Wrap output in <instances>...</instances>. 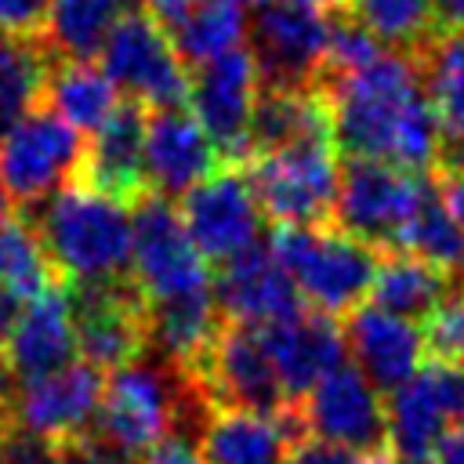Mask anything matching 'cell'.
I'll return each instance as SVG.
<instances>
[{
  "label": "cell",
  "instance_id": "obj_1",
  "mask_svg": "<svg viewBox=\"0 0 464 464\" xmlns=\"http://www.w3.org/2000/svg\"><path fill=\"white\" fill-rule=\"evenodd\" d=\"M341 156L388 160L406 170L439 167V120L410 51H381L370 65L319 83Z\"/></svg>",
  "mask_w": 464,
  "mask_h": 464
},
{
  "label": "cell",
  "instance_id": "obj_2",
  "mask_svg": "<svg viewBox=\"0 0 464 464\" xmlns=\"http://www.w3.org/2000/svg\"><path fill=\"white\" fill-rule=\"evenodd\" d=\"M25 218L33 221L58 279L65 283L130 279L134 218L127 203L72 178Z\"/></svg>",
  "mask_w": 464,
  "mask_h": 464
},
{
  "label": "cell",
  "instance_id": "obj_3",
  "mask_svg": "<svg viewBox=\"0 0 464 464\" xmlns=\"http://www.w3.org/2000/svg\"><path fill=\"white\" fill-rule=\"evenodd\" d=\"M272 254L290 272L308 308L348 315L373 286L381 250L341 232L337 225H276Z\"/></svg>",
  "mask_w": 464,
  "mask_h": 464
},
{
  "label": "cell",
  "instance_id": "obj_4",
  "mask_svg": "<svg viewBox=\"0 0 464 464\" xmlns=\"http://www.w3.org/2000/svg\"><path fill=\"white\" fill-rule=\"evenodd\" d=\"M431 181L435 170H406L388 160L344 156L330 225L377 250H395Z\"/></svg>",
  "mask_w": 464,
  "mask_h": 464
},
{
  "label": "cell",
  "instance_id": "obj_5",
  "mask_svg": "<svg viewBox=\"0 0 464 464\" xmlns=\"http://www.w3.org/2000/svg\"><path fill=\"white\" fill-rule=\"evenodd\" d=\"M250 192L276 225H330L337 199V145L301 141L276 152H257L243 167Z\"/></svg>",
  "mask_w": 464,
  "mask_h": 464
},
{
  "label": "cell",
  "instance_id": "obj_6",
  "mask_svg": "<svg viewBox=\"0 0 464 464\" xmlns=\"http://www.w3.org/2000/svg\"><path fill=\"white\" fill-rule=\"evenodd\" d=\"M83 145V134L51 109H36L0 130V185L11 207L29 214L69 185L80 170Z\"/></svg>",
  "mask_w": 464,
  "mask_h": 464
},
{
  "label": "cell",
  "instance_id": "obj_7",
  "mask_svg": "<svg viewBox=\"0 0 464 464\" xmlns=\"http://www.w3.org/2000/svg\"><path fill=\"white\" fill-rule=\"evenodd\" d=\"M130 218H134L130 279L141 290L145 304L178 301L214 286V272L207 257L196 250L170 199L149 192L130 207Z\"/></svg>",
  "mask_w": 464,
  "mask_h": 464
},
{
  "label": "cell",
  "instance_id": "obj_8",
  "mask_svg": "<svg viewBox=\"0 0 464 464\" xmlns=\"http://www.w3.org/2000/svg\"><path fill=\"white\" fill-rule=\"evenodd\" d=\"M257 87H319L330 47V18L308 0H272L257 7L250 29Z\"/></svg>",
  "mask_w": 464,
  "mask_h": 464
},
{
  "label": "cell",
  "instance_id": "obj_9",
  "mask_svg": "<svg viewBox=\"0 0 464 464\" xmlns=\"http://www.w3.org/2000/svg\"><path fill=\"white\" fill-rule=\"evenodd\" d=\"M102 69L127 98L145 109H170L188 102V65L178 58L156 14H127L102 47Z\"/></svg>",
  "mask_w": 464,
  "mask_h": 464
},
{
  "label": "cell",
  "instance_id": "obj_10",
  "mask_svg": "<svg viewBox=\"0 0 464 464\" xmlns=\"http://www.w3.org/2000/svg\"><path fill=\"white\" fill-rule=\"evenodd\" d=\"M254 102H257V65L246 44L188 72L192 116L203 123L221 163L228 167H246L254 156V145H250Z\"/></svg>",
  "mask_w": 464,
  "mask_h": 464
},
{
  "label": "cell",
  "instance_id": "obj_11",
  "mask_svg": "<svg viewBox=\"0 0 464 464\" xmlns=\"http://www.w3.org/2000/svg\"><path fill=\"white\" fill-rule=\"evenodd\" d=\"M76 319V355L102 373L120 370L149 348V312L134 279L69 283Z\"/></svg>",
  "mask_w": 464,
  "mask_h": 464
},
{
  "label": "cell",
  "instance_id": "obj_12",
  "mask_svg": "<svg viewBox=\"0 0 464 464\" xmlns=\"http://www.w3.org/2000/svg\"><path fill=\"white\" fill-rule=\"evenodd\" d=\"M192 377L214 406H239L268 417L290 406V395L272 366V355L257 326L221 323L207 359L192 370Z\"/></svg>",
  "mask_w": 464,
  "mask_h": 464
},
{
  "label": "cell",
  "instance_id": "obj_13",
  "mask_svg": "<svg viewBox=\"0 0 464 464\" xmlns=\"http://www.w3.org/2000/svg\"><path fill=\"white\" fill-rule=\"evenodd\" d=\"M178 214L196 250L214 265L250 250L261 236V207L243 167L221 163L178 199Z\"/></svg>",
  "mask_w": 464,
  "mask_h": 464
},
{
  "label": "cell",
  "instance_id": "obj_14",
  "mask_svg": "<svg viewBox=\"0 0 464 464\" xmlns=\"http://www.w3.org/2000/svg\"><path fill=\"white\" fill-rule=\"evenodd\" d=\"M304 428L315 439L337 442L352 453H370L388 446V402L359 366L330 370L301 399Z\"/></svg>",
  "mask_w": 464,
  "mask_h": 464
},
{
  "label": "cell",
  "instance_id": "obj_15",
  "mask_svg": "<svg viewBox=\"0 0 464 464\" xmlns=\"http://www.w3.org/2000/svg\"><path fill=\"white\" fill-rule=\"evenodd\" d=\"M102 392H105V373L83 359H72L69 366L22 384L11 406V420L25 431L62 442L91 431L102 406Z\"/></svg>",
  "mask_w": 464,
  "mask_h": 464
},
{
  "label": "cell",
  "instance_id": "obj_16",
  "mask_svg": "<svg viewBox=\"0 0 464 464\" xmlns=\"http://www.w3.org/2000/svg\"><path fill=\"white\" fill-rule=\"evenodd\" d=\"M214 297H218L221 319L243 323V326H268L304 308V297L297 294L290 272L279 265L272 246H261V243L218 265Z\"/></svg>",
  "mask_w": 464,
  "mask_h": 464
},
{
  "label": "cell",
  "instance_id": "obj_17",
  "mask_svg": "<svg viewBox=\"0 0 464 464\" xmlns=\"http://www.w3.org/2000/svg\"><path fill=\"white\" fill-rule=\"evenodd\" d=\"M221 167V156L203 123L185 109H152L145 120V178L149 192L181 199L192 185Z\"/></svg>",
  "mask_w": 464,
  "mask_h": 464
},
{
  "label": "cell",
  "instance_id": "obj_18",
  "mask_svg": "<svg viewBox=\"0 0 464 464\" xmlns=\"http://www.w3.org/2000/svg\"><path fill=\"white\" fill-rule=\"evenodd\" d=\"M145 105L134 98H123L116 112L91 134L83 145V160L76 170V181L134 207L141 196H149L145 178Z\"/></svg>",
  "mask_w": 464,
  "mask_h": 464
},
{
  "label": "cell",
  "instance_id": "obj_19",
  "mask_svg": "<svg viewBox=\"0 0 464 464\" xmlns=\"http://www.w3.org/2000/svg\"><path fill=\"white\" fill-rule=\"evenodd\" d=\"M344 348L377 392L392 395L424 366V334L413 319L384 312L381 304H359L344 315Z\"/></svg>",
  "mask_w": 464,
  "mask_h": 464
},
{
  "label": "cell",
  "instance_id": "obj_20",
  "mask_svg": "<svg viewBox=\"0 0 464 464\" xmlns=\"http://www.w3.org/2000/svg\"><path fill=\"white\" fill-rule=\"evenodd\" d=\"M261 341L272 355V366L290 395V402H301L330 370H337L344 362V334L334 323V315L315 312V308H301L290 319L257 326Z\"/></svg>",
  "mask_w": 464,
  "mask_h": 464
},
{
  "label": "cell",
  "instance_id": "obj_21",
  "mask_svg": "<svg viewBox=\"0 0 464 464\" xmlns=\"http://www.w3.org/2000/svg\"><path fill=\"white\" fill-rule=\"evenodd\" d=\"M18 384L40 381L76 359V319L72 290L65 279L51 283L44 294L25 301V312L4 348Z\"/></svg>",
  "mask_w": 464,
  "mask_h": 464
},
{
  "label": "cell",
  "instance_id": "obj_22",
  "mask_svg": "<svg viewBox=\"0 0 464 464\" xmlns=\"http://www.w3.org/2000/svg\"><path fill=\"white\" fill-rule=\"evenodd\" d=\"M439 120V174H464V29L435 33L417 51Z\"/></svg>",
  "mask_w": 464,
  "mask_h": 464
},
{
  "label": "cell",
  "instance_id": "obj_23",
  "mask_svg": "<svg viewBox=\"0 0 464 464\" xmlns=\"http://www.w3.org/2000/svg\"><path fill=\"white\" fill-rule=\"evenodd\" d=\"M290 446L279 413L268 417L239 406H210L196 435L203 464H283Z\"/></svg>",
  "mask_w": 464,
  "mask_h": 464
},
{
  "label": "cell",
  "instance_id": "obj_24",
  "mask_svg": "<svg viewBox=\"0 0 464 464\" xmlns=\"http://www.w3.org/2000/svg\"><path fill=\"white\" fill-rule=\"evenodd\" d=\"M301 141H334L326 94L319 87H257L250 116L254 156Z\"/></svg>",
  "mask_w": 464,
  "mask_h": 464
},
{
  "label": "cell",
  "instance_id": "obj_25",
  "mask_svg": "<svg viewBox=\"0 0 464 464\" xmlns=\"http://www.w3.org/2000/svg\"><path fill=\"white\" fill-rule=\"evenodd\" d=\"M138 7L141 0H51L40 40L54 62H91L102 54L109 33Z\"/></svg>",
  "mask_w": 464,
  "mask_h": 464
},
{
  "label": "cell",
  "instance_id": "obj_26",
  "mask_svg": "<svg viewBox=\"0 0 464 464\" xmlns=\"http://www.w3.org/2000/svg\"><path fill=\"white\" fill-rule=\"evenodd\" d=\"M457 283L460 279L410 250H384L370 294L384 312H395L402 319H428Z\"/></svg>",
  "mask_w": 464,
  "mask_h": 464
},
{
  "label": "cell",
  "instance_id": "obj_27",
  "mask_svg": "<svg viewBox=\"0 0 464 464\" xmlns=\"http://www.w3.org/2000/svg\"><path fill=\"white\" fill-rule=\"evenodd\" d=\"M178 58L196 69L232 47H243L246 40V14L236 0H188L170 22H163Z\"/></svg>",
  "mask_w": 464,
  "mask_h": 464
},
{
  "label": "cell",
  "instance_id": "obj_28",
  "mask_svg": "<svg viewBox=\"0 0 464 464\" xmlns=\"http://www.w3.org/2000/svg\"><path fill=\"white\" fill-rule=\"evenodd\" d=\"M44 105L58 112L69 127H76L80 134H94L116 112L120 98H116V83L105 76L102 65L65 58L51 65Z\"/></svg>",
  "mask_w": 464,
  "mask_h": 464
},
{
  "label": "cell",
  "instance_id": "obj_29",
  "mask_svg": "<svg viewBox=\"0 0 464 464\" xmlns=\"http://www.w3.org/2000/svg\"><path fill=\"white\" fill-rule=\"evenodd\" d=\"M51 65L54 58L40 36L0 33V130L44 105Z\"/></svg>",
  "mask_w": 464,
  "mask_h": 464
},
{
  "label": "cell",
  "instance_id": "obj_30",
  "mask_svg": "<svg viewBox=\"0 0 464 464\" xmlns=\"http://www.w3.org/2000/svg\"><path fill=\"white\" fill-rule=\"evenodd\" d=\"M395 250H410V254L431 261L435 268H442V272H450L453 279L464 283V228L457 225V218L442 203L439 181H431L428 196L420 199V207L406 221L402 239H399Z\"/></svg>",
  "mask_w": 464,
  "mask_h": 464
},
{
  "label": "cell",
  "instance_id": "obj_31",
  "mask_svg": "<svg viewBox=\"0 0 464 464\" xmlns=\"http://www.w3.org/2000/svg\"><path fill=\"white\" fill-rule=\"evenodd\" d=\"M58 283V272L25 214H0V286L25 301Z\"/></svg>",
  "mask_w": 464,
  "mask_h": 464
},
{
  "label": "cell",
  "instance_id": "obj_32",
  "mask_svg": "<svg viewBox=\"0 0 464 464\" xmlns=\"http://www.w3.org/2000/svg\"><path fill=\"white\" fill-rule=\"evenodd\" d=\"M348 11L384 44L395 51L417 54L435 33V11L431 0H348Z\"/></svg>",
  "mask_w": 464,
  "mask_h": 464
},
{
  "label": "cell",
  "instance_id": "obj_33",
  "mask_svg": "<svg viewBox=\"0 0 464 464\" xmlns=\"http://www.w3.org/2000/svg\"><path fill=\"white\" fill-rule=\"evenodd\" d=\"M377 54H381V40L344 7V11L330 14V47H326V69H323L319 83L330 76L355 72V69L370 65Z\"/></svg>",
  "mask_w": 464,
  "mask_h": 464
},
{
  "label": "cell",
  "instance_id": "obj_34",
  "mask_svg": "<svg viewBox=\"0 0 464 464\" xmlns=\"http://www.w3.org/2000/svg\"><path fill=\"white\" fill-rule=\"evenodd\" d=\"M424 348L439 362L464 366V283H457L446 301L424 319Z\"/></svg>",
  "mask_w": 464,
  "mask_h": 464
},
{
  "label": "cell",
  "instance_id": "obj_35",
  "mask_svg": "<svg viewBox=\"0 0 464 464\" xmlns=\"http://www.w3.org/2000/svg\"><path fill=\"white\" fill-rule=\"evenodd\" d=\"M54 460H58L54 439H44L18 424H11L0 435V464H54Z\"/></svg>",
  "mask_w": 464,
  "mask_h": 464
},
{
  "label": "cell",
  "instance_id": "obj_36",
  "mask_svg": "<svg viewBox=\"0 0 464 464\" xmlns=\"http://www.w3.org/2000/svg\"><path fill=\"white\" fill-rule=\"evenodd\" d=\"M54 464H138L134 457H127L123 450H116L112 442H105L94 431L72 435L58 442V460Z\"/></svg>",
  "mask_w": 464,
  "mask_h": 464
},
{
  "label": "cell",
  "instance_id": "obj_37",
  "mask_svg": "<svg viewBox=\"0 0 464 464\" xmlns=\"http://www.w3.org/2000/svg\"><path fill=\"white\" fill-rule=\"evenodd\" d=\"M51 0H0V33L36 36L47 22Z\"/></svg>",
  "mask_w": 464,
  "mask_h": 464
},
{
  "label": "cell",
  "instance_id": "obj_38",
  "mask_svg": "<svg viewBox=\"0 0 464 464\" xmlns=\"http://www.w3.org/2000/svg\"><path fill=\"white\" fill-rule=\"evenodd\" d=\"M355 457L359 453H352V450H344L337 442H326V439L308 435V439H301V442L290 446V453H286L283 464H355Z\"/></svg>",
  "mask_w": 464,
  "mask_h": 464
},
{
  "label": "cell",
  "instance_id": "obj_39",
  "mask_svg": "<svg viewBox=\"0 0 464 464\" xmlns=\"http://www.w3.org/2000/svg\"><path fill=\"white\" fill-rule=\"evenodd\" d=\"M138 464H203V457H199L196 442H188V439H167L156 450H149Z\"/></svg>",
  "mask_w": 464,
  "mask_h": 464
},
{
  "label": "cell",
  "instance_id": "obj_40",
  "mask_svg": "<svg viewBox=\"0 0 464 464\" xmlns=\"http://www.w3.org/2000/svg\"><path fill=\"white\" fill-rule=\"evenodd\" d=\"M431 464H464V420L460 424H450L435 450H431Z\"/></svg>",
  "mask_w": 464,
  "mask_h": 464
},
{
  "label": "cell",
  "instance_id": "obj_41",
  "mask_svg": "<svg viewBox=\"0 0 464 464\" xmlns=\"http://www.w3.org/2000/svg\"><path fill=\"white\" fill-rule=\"evenodd\" d=\"M22 312H25V297L14 294V290H7V286H0V352L7 348V341H11V334H14L18 319H22Z\"/></svg>",
  "mask_w": 464,
  "mask_h": 464
},
{
  "label": "cell",
  "instance_id": "obj_42",
  "mask_svg": "<svg viewBox=\"0 0 464 464\" xmlns=\"http://www.w3.org/2000/svg\"><path fill=\"white\" fill-rule=\"evenodd\" d=\"M435 181H439L442 203L450 207V214H453L457 225L464 228V174H439V170H435Z\"/></svg>",
  "mask_w": 464,
  "mask_h": 464
},
{
  "label": "cell",
  "instance_id": "obj_43",
  "mask_svg": "<svg viewBox=\"0 0 464 464\" xmlns=\"http://www.w3.org/2000/svg\"><path fill=\"white\" fill-rule=\"evenodd\" d=\"M435 11V25L446 29H464V0H431Z\"/></svg>",
  "mask_w": 464,
  "mask_h": 464
},
{
  "label": "cell",
  "instance_id": "obj_44",
  "mask_svg": "<svg viewBox=\"0 0 464 464\" xmlns=\"http://www.w3.org/2000/svg\"><path fill=\"white\" fill-rule=\"evenodd\" d=\"M18 377H14V370H11V362H7V355L0 352V410H7L11 413V406H14V399H18Z\"/></svg>",
  "mask_w": 464,
  "mask_h": 464
},
{
  "label": "cell",
  "instance_id": "obj_45",
  "mask_svg": "<svg viewBox=\"0 0 464 464\" xmlns=\"http://www.w3.org/2000/svg\"><path fill=\"white\" fill-rule=\"evenodd\" d=\"M141 4H145V7H149L156 18H160V22H170V18H174V14H178V11H181L188 0H141Z\"/></svg>",
  "mask_w": 464,
  "mask_h": 464
},
{
  "label": "cell",
  "instance_id": "obj_46",
  "mask_svg": "<svg viewBox=\"0 0 464 464\" xmlns=\"http://www.w3.org/2000/svg\"><path fill=\"white\" fill-rule=\"evenodd\" d=\"M355 464H399L395 457H392V450L384 446V450H370V453H359L355 457Z\"/></svg>",
  "mask_w": 464,
  "mask_h": 464
},
{
  "label": "cell",
  "instance_id": "obj_47",
  "mask_svg": "<svg viewBox=\"0 0 464 464\" xmlns=\"http://www.w3.org/2000/svg\"><path fill=\"white\" fill-rule=\"evenodd\" d=\"M11 424H14V420H11V413H7V410H0V435H4Z\"/></svg>",
  "mask_w": 464,
  "mask_h": 464
},
{
  "label": "cell",
  "instance_id": "obj_48",
  "mask_svg": "<svg viewBox=\"0 0 464 464\" xmlns=\"http://www.w3.org/2000/svg\"><path fill=\"white\" fill-rule=\"evenodd\" d=\"M7 207H11V199H7V192H4V185H0V214H7Z\"/></svg>",
  "mask_w": 464,
  "mask_h": 464
},
{
  "label": "cell",
  "instance_id": "obj_49",
  "mask_svg": "<svg viewBox=\"0 0 464 464\" xmlns=\"http://www.w3.org/2000/svg\"><path fill=\"white\" fill-rule=\"evenodd\" d=\"M236 4H243V7H246V4H250V7H265V4H272V0H236Z\"/></svg>",
  "mask_w": 464,
  "mask_h": 464
},
{
  "label": "cell",
  "instance_id": "obj_50",
  "mask_svg": "<svg viewBox=\"0 0 464 464\" xmlns=\"http://www.w3.org/2000/svg\"><path fill=\"white\" fill-rule=\"evenodd\" d=\"M308 4H315V7H334V4H341V0H308Z\"/></svg>",
  "mask_w": 464,
  "mask_h": 464
}]
</instances>
